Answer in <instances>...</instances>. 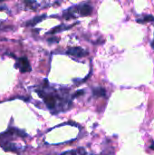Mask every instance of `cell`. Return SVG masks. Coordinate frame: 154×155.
Returning <instances> with one entry per match:
<instances>
[{
    "label": "cell",
    "instance_id": "1",
    "mask_svg": "<svg viewBox=\"0 0 154 155\" xmlns=\"http://www.w3.org/2000/svg\"><path fill=\"white\" fill-rule=\"evenodd\" d=\"M67 54L71 56L81 58L88 54V53L81 47H71L67 50Z\"/></svg>",
    "mask_w": 154,
    "mask_h": 155
},
{
    "label": "cell",
    "instance_id": "6",
    "mask_svg": "<svg viewBox=\"0 0 154 155\" xmlns=\"http://www.w3.org/2000/svg\"><path fill=\"white\" fill-rule=\"evenodd\" d=\"M44 18H45V15H41V16H36L34 17L33 20L29 21V23H27V25H35L36 23H39L41 22Z\"/></svg>",
    "mask_w": 154,
    "mask_h": 155
},
{
    "label": "cell",
    "instance_id": "2",
    "mask_svg": "<svg viewBox=\"0 0 154 155\" xmlns=\"http://www.w3.org/2000/svg\"><path fill=\"white\" fill-rule=\"evenodd\" d=\"M17 67L19 68L21 73H26V72L31 71V66L26 57H21L18 59Z\"/></svg>",
    "mask_w": 154,
    "mask_h": 155
},
{
    "label": "cell",
    "instance_id": "5",
    "mask_svg": "<svg viewBox=\"0 0 154 155\" xmlns=\"http://www.w3.org/2000/svg\"><path fill=\"white\" fill-rule=\"evenodd\" d=\"M93 94L96 96H104L105 90L102 87H96L95 89H93Z\"/></svg>",
    "mask_w": 154,
    "mask_h": 155
},
{
    "label": "cell",
    "instance_id": "3",
    "mask_svg": "<svg viewBox=\"0 0 154 155\" xmlns=\"http://www.w3.org/2000/svg\"><path fill=\"white\" fill-rule=\"evenodd\" d=\"M79 10V14L80 15L82 16H87V15H90L93 12V7L88 5V4H84V5H81L79 8H77Z\"/></svg>",
    "mask_w": 154,
    "mask_h": 155
},
{
    "label": "cell",
    "instance_id": "8",
    "mask_svg": "<svg viewBox=\"0 0 154 155\" xmlns=\"http://www.w3.org/2000/svg\"><path fill=\"white\" fill-rule=\"evenodd\" d=\"M152 146H151V148H152V150H154V142H153V141H152Z\"/></svg>",
    "mask_w": 154,
    "mask_h": 155
},
{
    "label": "cell",
    "instance_id": "7",
    "mask_svg": "<svg viewBox=\"0 0 154 155\" xmlns=\"http://www.w3.org/2000/svg\"><path fill=\"white\" fill-rule=\"evenodd\" d=\"M151 45H152V49H154V38H153V40L152 41V44H151Z\"/></svg>",
    "mask_w": 154,
    "mask_h": 155
},
{
    "label": "cell",
    "instance_id": "4",
    "mask_svg": "<svg viewBox=\"0 0 154 155\" xmlns=\"http://www.w3.org/2000/svg\"><path fill=\"white\" fill-rule=\"evenodd\" d=\"M149 21H154V17L152 15H144L142 18H138L137 22L140 24H143V23H147Z\"/></svg>",
    "mask_w": 154,
    "mask_h": 155
}]
</instances>
